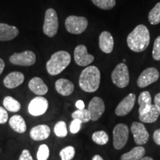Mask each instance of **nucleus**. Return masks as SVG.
<instances>
[{
	"instance_id": "nucleus-39",
	"label": "nucleus",
	"mask_w": 160,
	"mask_h": 160,
	"mask_svg": "<svg viewBox=\"0 0 160 160\" xmlns=\"http://www.w3.org/2000/svg\"><path fill=\"white\" fill-rule=\"evenodd\" d=\"M76 107L78 110L85 109V103H84L82 100H78L76 102Z\"/></svg>"
},
{
	"instance_id": "nucleus-9",
	"label": "nucleus",
	"mask_w": 160,
	"mask_h": 160,
	"mask_svg": "<svg viewBox=\"0 0 160 160\" xmlns=\"http://www.w3.org/2000/svg\"><path fill=\"white\" fill-rule=\"evenodd\" d=\"M10 62L16 65L31 66L36 62V55L31 51L14 53L10 57Z\"/></svg>"
},
{
	"instance_id": "nucleus-41",
	"label": "nucleus",
	"mask_w": 160,
	"mask_h": 160,
	"mask_svg": "<svg viewBox=\"0 0 160 160\" xmlns=\"http://www.w3.org/2000/svg\"><path fill=\"white\" fill-rule=\"evenodd\" d=\"M92 160H104V159L100 155L97 154L93 156V158H92Z\"/></svg>"
},
{
	"instance_id": "nucleus-23",
	"label": "nucleus",
	"mask_w": 160,
	"mask_h": 160,
	"mask_svg": "<svg viewBox=\"0 0 160 160\" xmlns=\"http://www.w3.org/2000/svg\"><path fill=\"white\" fill-rule=\"evenodd\" d=\"M145 154V149L139 145L133 148L131 151L124 153L121 157V160H139Z\"/></svg>"
},
{
	"instance_id": "nucleus-15",
	"label": "nucleus",
	"mask_w": 160,
	"mask_h": 160,
	"mask_svg": "<svg viewBox=\"0 0 160 160\" xmlns=\"http://www.w3.org/2000/svg\"><path fill=\"white\" fill-rule=\"evenodd\" d=\"M25 81V76L19 71H13L6 76L4 79V85L7 88L13 89L22 85Z\"/></svg>"
},
{
	"instance_id": "nucleus-29",
	"label": "nucleus",
	"mask_w": 160,
	"mask_h": 160,
	"mask_svg": "<svg viewBox=\"0 0 160 160\" xmlns=\"http://www.w3.org/2000/svg\"><path fill=\"white\" fill-rule=\"evenodd\" d=\"M94 5L102 10H111L116 5V0H91Z\"/></svg>"
},
{
	"instance_id": "nucleus-40",
	"label": "nucleus",
	"mask_w": 160,
	"mask_h": 160,
	"mask_svg": "<svg viewBox=\"0 0 160 160\" xmlns=\"http://www.w3.org/2000/svg\"><path fill=\"white\" fill-rule=\"evenodd\" d=\"M5 62H4V60L2 59H1L0 58V75L2 73V72L4 71V68H5Z\"/></svg>"
},
{
	"instance_id": "nucleus-6",
	"label": "nucleus",
	"mask_w": 160,
	"mask_h": 160,
	"mask_svg": "<svg viewBox=\"0 0 160 160\" xmlns=\"http://www.w3.org/2000/svg\"><path fill=\"white\" fill-rule=\"evenodd\" d=\"M88 19L84 17L69 16L65 19V28L68 32L72 34H81L88 27Z\"/></svg>"
},
{
	"instance_id": "nucleus-1",
	"label": "nucleus",
	"mask_w": 160,
	"mask_h": 160,
	"mask_svg": "<svg viewBox=\"0 0 160 160\" xmlns=\"http://www.w3.org/2000/svg\"><path fill=\"white\" fill-rule=\"evenodd\" d=\"M128 46L136 53L142 52L150 44V33L148 28L144 25H139L129 33L127 38Z\"/></svg>"
},
{
	"instance_id": "nucleus-4",
	"label": "nucleus",
	"mask_w": 160,
	"mask_h": 160,
	"mask_svg": "<svg viewBox=\"0 0 160 160\" xmlns=\"http://www.w3.org/2000/svg\"><path fill=\"white\" fill-rule=\"evenodd\" d=\"M111 80L119 88H124L128 85L130 82L128 68L125 63H120L116 66L111 73Z\"/></svg>"
},
{
	"instance_id": "nucleus-42",
	"label": "nucleus",
	"mask_w": 160,
	"mask_h": 160,
	"mask_svg": "<svg viewBox=\"0 0 160 160\" xmlns=\"http://www.w3.org/2000/svg\"><path fill=\"white\" fill-rule=\"evenodd\" d=\"M139 160H153V158L150 157H144Z\"/></svg>"
},
{
	"instance_id": "nucleus-35",
	"label": "nucleus",
	"mask_w": 160,
	"mask_h": 160,
	"mask_svg": "<svg viewBox=\"0 0 160 160\" xmlns=\"http://www.w3.org/2000/svg\"><path fill=\"white\" fill-rule=\"evenodd\" d=\"M8 120V113L3 107L0 106V125H4Z\"/></svg>"
},
{
	"instance_id": "nucleus-31",
	"label": "nucleus",
	"mask_w": 160,
	"mask_h": 160,
	"mask_svg": "<svg viewBox=\"0 0 160 160\" xmlns=\"http://www.w3.org/2000/svg\"><path fill=\"white\" fill-rule=\"evenodd\" d=\"M54 133L58 137H65L68 135V130L66 123L63 121H59L54 126Z\"/></svg>"
},
{
	"instance_id": "nucleus-12",
	"label": "nucleus",
	"mask_w": 160,
	"mask_h": 160,
	"mask_svg": "<svg viewBox=\"0 0 160 160\" xmlns=\"http://www.w3.org/2000/svg\"><path fill=\"white\" fill-rule=\"evenodd\" d=\"M88 110L92 121L95 122L99 119L105 112V105L104 101L101 98L95 97L90 101Z\"/></svg>"
},
{
	"instance_id": "nucleus-10",
	"label": "nucleus",
	"mask_w": 160,
	"mask_h": 160,
	"mask_svg": "<svg viewBox=\"0 0 160 160\" xmlns=\"http://www.w3.org/2000/svg\"><path fill=\"white\" fill-rule=\"evenodd\" d=\"M159 73L155 68H148L142 72L137 79V85L140 88H144L159 79Z\"/></svg>"
},
{
	"instance_id": "nucleus-8",
	"label": "nucleus",
	"mask_w": 160,
	"mask_h": 160,
	"mask_svg": "<svg viewBox=\"0 0 160 160\" xmlns=\"http://www.w3.org/2000/svg\"><path fill=\"white\" fill-rule=\"evenodd\" d=\"M48 108V101L45 97L39 96L33 98L28 105L29 113L33 117H39L45 114Z\"/></svg>"
},
{
	"instance_id": "nucleus-26",
	"label": "nucleus",
	"mask_w": 160,
	"mask_h": 160,
	"mask_svg": "<svg viewBox=\"0 0 160 160\" xmlns=\"http://www.w3.org/2000/svg\"><path fill=\"white\" fill-rule=\"evenodd\" d=\"M148 21L153 25H158L160 23V2L149 12Z\"/></svg>"
},
{
	"instance_id": "nucleus-7",
	"label": "nucleus",
	"mask_w": 160,
	"mask_h": 160,
	"mask_svg": "<svg viewBox=\"0 0 160 160\" xmlns=\"http://www.w3.org/2000/svg\"><path fill=\"white\" fill-rule=\"evenodd\" d=\"M129 137L128 127L125 124L116 125L113 131V147L117 150L123 148L127 143Z\"/></svg>"
},
{
	"instance_id": "nucleus-30",
	"label": "nucleus",
	"mask_w": 160,
	"mask_h": 160,
	"mask_svg": "<svg viewBox=\"0 0 160 160\" xmlns=\"http://www.w3.org/2000/svg\"><path fill=\"white\" fill-rule=\"evenodd\" d=\"M75 153V148L73 146H67L60 151L59 157L61 160H71L74 157Z\"/></svg>"
},
{
	"instance_id": "nucleus-18",
	"label": "nucleus",
	"mask_w": 160,
	"mask_h": 160,
	"mask_svg": "<svg viewBox=\"0 0 160 160\" xmlns=\"http://www.w3.org/2000/svg\"><path fill=\"white\" fill-rule=\"evenodd\" d=\"M19 35V29L15 26L0 23V41H10Z\"/></svg>"
},
{
	"instance_id": "nucleus-28",
	"label": "nucleus",
	"mask_w": 160,
	"mask_h": 160,
	"mask_svg": "<svg viewBox=\"0 0 160 160\" xmlns=\"http://www.w3.org/2000/svg\"><path fill=\"white\" fill-rule=\"evenodd\" d=\"M92 139L96 144L99 145H104L108 143L109 140L108 135L104 131H96L92 135Z\"/></svg>"
},
{
	"instance_id": "nucleus-37",
	"label": "nucleus",
	"mask_w": 160,
	"mask_h": 160,
	"mask_svg": "<svg viewBox=\"0 0 160 160\" xmlns=\"http://www.w3.org/2000/svg\"><path fill=\"white\" fill-rule=\"evenodd\" d=\"M153 140L154 142L158 145H160V129L156 130L153 133Z\"/></svg>"
},
{
	"instance_id": "nucleus-20",
	"label": "nucleus",
	"mask_w": 160,
	"mask_h": 160,
	"mask_svg": "<svg viewBox=\"0 0 160 160\" xmlns=\"http://www.w3.org/2000/svg\"><path fill=\"white\" fill-rule=\"evenodd\" d=\"M28 87L31 91L35 94L43 96L48 91V88L40 77H33L28 83Z\"/></svg>"
},
{
	"instance_id": "nucleus-13",
	"label": "nucleus",
	"mask_w": 160,
	"mask_h": 160,
	"mask_svg": "<svg viewBox=\"0 0 160 160\" xmlns=\"http://www.w3.org/2000/svg\"><path fill=\"white\" fill-rule=\"evenodd\" d=\"M74 60L78 65L85 67L93 62L94 57L88 53L87 48L85 45H79L74 50Z\"/></svg>"
},
{
	"instance_id": "nucleus-2",
	"label": "nucleus",
	"mask_w": 160,
	"mask_h": 160,
	"mask_svg": "<svg viewBox=\"0 0 160 160\" xmlns=\"http://www.w3.org/2000/svg\"><path fill=\"white\" fill-rule=\"evenodd\" d=\"M101 73L96 66H88L82 71L79 79L80 88L88 93H93L99 88Z\"/></svg>"
},
{
	"instance_id": "nucleus-16",
	"label": "nucleus",
	"mask_w": 160,
	"mask_h": 160,
	"mask_svg": "<svg viewBox=\"0 0 160 160\" xmlns=\"http://www.w3.org/2000/svg\"><path fill=\"white\" fill-rule=\"evenodd\" d=\"M99 48L105 53H111L113 50L114 41L108 31H103L99 37Z\"/></svg>"
},
{
	"instance_id": "nucleus-34",
	"label": "nucleus",
	"mask_w": 160,
	"mask_h": 160,
	"mask_svg": "<svg viewBox=\"0 0 160 160\" xmlns=\"http://www.w3.org/2000/svg\"><path fill=\"white\" fill-rule=\"evenodd\" d=\"M82 122L79 121V119H73L71 122L70 125V131L73 134L77 133L80 131L82 126Z\"/></svg>"
},
{
	"instance_id": "nucleus-33",
	"label": "nucleus",
	"mask_w": 160,
	"mask_h": 160,
	"mask_svg": "<svg viewBox=\"0 0 160 160\" xmlns=\"http://www.w3.org/2000/svg\"><path fill=\"white\" fill-rule=\"evenodd\" d=\"M152 57L156 61L160 60V36L155 39L154 43H153Z\"/></svg>"
},
{
	"instance_id": "nucleus-25",
	"label": "nucleus",
	"mask_w": 160,
	"mask_h": 160,
	"mask_svg": "<svg viewBox=\"0 0 160 160\" xmlns=\"http://www.w3.org/2000/svg\"><path fill=\"white\" fill-rule=\"evenodd\" d=\"M3 105L7 111L14 112V113L21 109V104L19 103V102L10 96L5 97L3 100Z\"/></svg>"
},
{
	"instance_id": "nucleus-17",
	"label": "nucleus",
	"mask_w": 160,
	"mask_h": 160,
	"mask_svg": "<svg viewBox=\"0 0 160 160\" xmlns=\"http://www.w3.org/2000/svg\"><path fill=\"white\" fill-rule=\"evenodd\" d=\"M51 134V128L47 125H39L33 127L30 131V137L35 141L47 139Z\"/></svg>"
},
{
	"instance_id": "nucleus-14",
	"label": "nucleus",
	"mask_w": 160,
	"mask_h": 160,
	"mask_svg": "<svg viewBox=\"0 0 160 160\" xmlns=\"http://www.w3.org/2000/svg\"><path fill=\"white\" fill-rule=\"evenodd\" d=\"M136 102V95L134 93H129L127 97L120 102L115 110L116 115L124 117L128 114L133 108Z\"/></svg>"
},
{
	"instance_id": "nucleus-21",
	"label": "nucleus",
	"mask_w": 160,
	"mask_h": 160,
	"mask_svg": "<svg viewBox=\"0 0 160 160\" xmlns=\"http://www.w3.org/2000/svg\"><path fill=\"white\" fill-rule=\"evenodd\" d=\"M138 103L139 105V115L147 113L151 109L152 106V99L148 91H143L140 93L138 98Z\"/></svg>"
},
{
	"instance_id": "nucleus-38",
	"label": "nucleus",
	"mask_w": 160,
	"mask_h": 160,
	"mask_svg": "<svg viewBox=\"0 0 160 160\" xmlns=\"http://www.w3.org/2000/svg\"><path fill=\"white\" fill-rule=\"evenodd\" d=\"M154 105L160 111V93H157L154 97Z\"/></svg>"
},
{
	"instance_id": "nucleus-3",
	"label": "nucleus",
	"mask_w": 160,
	"mask_h": 160,
	"mask_svg": "<svg viewBox=\"0 0 160 160\" xmlns=\"http://www.w3.org/2000/svg\"><path fill=\"white\" fill-rule=\"evenodd\" d=\"M71 61V57L68 52L65 51L56 52L46 63L48 73L51 76L59 74L70 65Z\"/></svg>"
},
{
	"instance_id": "nucleus-32",
	"label": "nucleus",
	"mask_w": 160,
	"mask_h": 160,
	"mask_svg": "<svg viewBox=\"0 0 160 160\" xmlns=\"http://www.w3.org/2000/svg\"><path fill=\"white\" fill-rule=\"evenodd\" d=\"M50 151L48 146L45 144H42L39 147L37 157L38 160H48L49 158Z\"/></svg>"
},
{
	"instance_id": "nucleus-36",
	"label": "nucleus",
	"mask_w": 160,
	"mask_h": 160,
	"mask_svg": "<svg viewBox=\"0 0 160 160\" xmlns=\"http://www.w3.org/2000/svg\"><path fill=\"white\" fill-rule=\"evenodd\" d=\"M19 160H33V159L31 154V152L28 149H24L20 155Z\"/></svg>"
},
{
	"instance_id": "nucleus-19",
	"label": "nucleus",
	"mask_w": 160,
	"mask_h": 160,
	"mask_svg": "<svg viewBox=\"0 0 160 160\" xmlns=\"http://www.w3.org/2000/svg\"><path fill=\"white\" fill-rule=\"evenodd\" d=\"M55 88L60 95L68 97L74 91V85L68 79H59L56 82Z\"/></svg>"
},
{
	"instance_id": "nucleus-24",
	"label": "nucleus",
	"mask_w": 160,
	"mask_h": 160,
	"mask_svg": "<svg viewBox=\"0 0 160 160\" xmlns=\"http://www.w3.org/2000/svg\"><path fill=\"white\" fill-rule=\"evenodd\" d=\"M160 111L154 105H152L151 109L147 113L139 115V120L143 123H153L158 119Z\"/></svg>"
},
{
	"instance_id": "nucleus-11",
	"label": "nucleus",
	"mask_w": 160,
	"mask_h": 160,
	"mask_svg": "<svg viewBox=\"0 0 160 160\" xmlns=\"http://www.w3.org/2000/svg\"><path fill=\"white\" fill-rule=\"evenodd\" d=\"M131 130L135 142L138 145H145L148 142L149 139V133L142 123L134 122L132 123Z\"/></svg>"
},
{
	"instance_id": "nucleus-22",
	"label": "nucleus",
	"mask_w": 160,
	"mask_h": 160,
	"mask_svg": "<svg viewBox=\"0 0 160 160\" xmlns=\"http://www.w3.org/2000/svg\"><path fill=\"white\" fill-rule=\"evenodd\" d=\"M10 127L15 132L19 133H24L27 131V125H26L25 119L20 115H13L9 119Z\"/></svg>"
},
{
	"instance_id": "nucleus-5",
	"label": "nucleus",
	"mask_w": 160,
	"mask_h": 160,
	"mask_svg": "<svg viewBox=\"0 0 160 160\" xmlns=\"http://www.w3.org/2000/svg\"><path fill=\"white\" fill-rule=\"evenodd\" d=\"M59 28V20L57 11L53 8L48 9L45 12L43 32L48 37H53Z\"/></svg>"
},
{
	"instance_id": "nucleus-27",
	"label": "nucleus",
	"mask_w": 160,
	"mask_h": 160,
	"mask_svg": "<svg viewBox=\"0 0 160 160\" xmlns=\"http://www.w3.org/2000/svg\"><path fill=\"white\" fill-rule=\"evenodd\" d=\"M71 117L73 119H79L82 122V123H87L90 120H91V114L88 110L86 109L77 110L72 113Z\"/></svg>"
}]
</instances>
